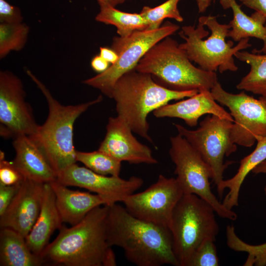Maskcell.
Segmentation results:
<instances>
[{"label": "cell", "instance_id": "cell-1", "mask_svg": "<svg viewBox=\"0 0 266 266\" xmlns=\"http://www.w3.org/2000/svg\"><path fill=\"white\" fill-rule=\"evenodd\" d=\"M108 206L91 210L78 224L59 229L56 238L39 255L44 266H115L106 234Z\"/></svg>", "mask_w": 266, "mask_h": 266}, {"label": "cell", "instance_id": "cell-2", "mask_svg": "<svg viewBox=\"0 0 266 266\" xmlns=\"http://www.w3.org/2000/svg\"><path fill=\"white\" fill-rule=\"evenodd\" d=\"M108 244L118 246L137 266H178L170 229L138 219L117 203L108 205Z\"/></svg>", "mask_w": 266, "mask_h": 266}, {"label": "cell", "instance_id": "cell-3", "mask_svg": "<svg viewBox=\"0 0 266 266\" xmlns=\"http://www.w3.org/2000/svg\"><path fill=\"white\" fill-rule=\"evenodd\" d=\"M197 90L177 91L158 84L148 73L133 69L123 75L115 83L112 94L117 116L132 131L153 143L149 134L148 114L172 100L189 98Z\"/></svg>", "mask_w": 266, "mask_h": 266}, {"label": "cell", "instance_id": "cell-4", "mask_svg": "<svg viewBox=\"0 0 266 266\" xmlns=\"http://www.w3.org/2000/svg\"><path fill=\"white\" fill-rule=\"evenodd\" d=\"M26 73L42 93L48 107L45 122L39 126L36 135L31 137L42 150L57 177L60 172L77 162L73 144V126L76 120L90 107L101 101L102 97L100 95L85 103L64 105L30 70H27Z\"/></svg>", "mask_w": 266, "mask_h": 266}, {"label": "cell", "instance_id": "cell-5", "mask_svg": "<svg viewBox=\"0 0 266 266\" xmlns=\"http://www.w3.org/2000/svg\"><path fill=\"white\" fill-rule=\"evenodd\" d=\"M134 69L150 74L160 85L177 91L210 90L218 82L215 72L194 66L185 51L170 36L153 46Z\"/></svg>", "mask_w": 266, "mask_h": 266}, {"label": "cell", "instance_id": "cell-6", "mask_svg": "<svg viewBox=\"0 0 266 266\" xmlns=\"http://www.w3.org/2000/svg\"><path fill=\"white\" fill-rule=\"evenodd\" d=\"M231 29L230 24H220L217 17L202 16L199 18L197 27L184 26L179 34L185 42L179 46L185 51L191 61L203 70L221 73L236 71L238 67L233 56L238 51L252 46L249 38H244L235 46L226 38Z\"/></svg>", "mask_w": 266, "mask_h": 266}, {"label": "cell", "instance_id": "cell-7", "mask_svg": "<svg viewBox=\"0 0 266 266\" xmlns=\"http://www.w3.org/2000/svg\"><path fill=\"white\" fill-rule=\"evenodd\" d=\"M215 211L194 194H183L174 208L169 227L178 266H189L197 248L206 238L216 240L219 227Z\"/></svg>", "mask_w": 266, "mask_h": 266}, {"label": "cell", "instance_id": "cell-8", "mask_svg": "<svg viewBox=\"0 0 266 266\" xmlns=\"http://www.w3.org/2000/svg\"><path fill=\"white\" fill-rule=\"evenodd\" d=\"M179 29L178 25L168 22L157 29L137 31L125 37L114 36L111 48L118 55L117 61L104 72L83 81V83L112 98L113 90L118 80L126 72L134 69L140 60L153 46L173 34Z\"/></svg>", "mask_w": 266, "mask_h": 266}, {"label": "cell", "instance_id": "cell-9", "mask_svg": "<svg viewBox=\"0 0 266 266\" xmlns=\"http://www.w3.org/2000/svg\"><path fill=\"white\" fill-rule=\"evenodd\" d=\"M169 154L175 165L176 179L184 194H194L208 202L220 217L235 221L237 214L217 199L210 188V166L189 142L179 134L170 138Z\"/></svg>", "mask_w": 266, "mask_h": 266}, {"label": "cell", "instance_id": "cell-10", "mask_svg": "<svg viewBox=\"0 0 266 266\" xmlns=\"http://www.w3.org/2000/svg\"><path fill=\"white\" fill-rule=\"evenodd\" d=\"M233 122L214 115L205 117L195 130L174 124L178 134L184 137L210 166L212 180L217 187L223 179V173L229 165L224 163V157L236 151V144L231 137Z\"/></svg>", "mask_w": 266, "mask_h": 266}, {"label": "cell", "instance_id": "cell-11", "mask_svg": "<svg viewBox=\"0 0 266 266\" xmlns=\"http://www.w3.org/2000/svg\"><path fill=\"white\" fill-rule=\"evenodd\" d=\"M210 91L214 100L230 111L233 119L231 131L233 143L250 147L266 136V96L255 99L244 92L230 93L219 82Z\"/></svg>", "mask_w": 266, "mask_h": 266}, {"label": "cell", "instance_id": "cell-12", "mask_svg": "<svg viewBox=\"0 0 266 266\" xmlns=\"http://www.w3.org/2000/svg\"><path fill=\"white\" fill-rule=\"evenodd\" d=\"M183 194L176 178L160 174L155 183L129 195L122 202L134 217L169 229L174 208Z\"/></svg>", "mask_w": 266, "mask_h": 266}, {"label": "cell", "instance_id": "cell-13", "mask_svg": "<svg viewBox=\"0 0 266 266\" xmlns=\"http://www.w3.org/2000/svg\"><path fill=\"white\" fill-rule=\"evenodd\" d=\"M0 134L5 137H34L39 128L26 101L21 80L8 70L0 72Z\"/></svg>", "mask_w": 266, "mask_h": 266}, {"label": "cell", "instance_id": "cell-14", "mask_svg": "<svg viewBox=\"0 0 266 266\" xmlns=\"http://www.w3.org/2000/svg\"><path fill=\"white\" fill-rule=\"evenodd\" d=\"M57 180L66 186L84 188L104 199L107 205L122 202L143 184L140 177L133 176L124 179L119 176L98 174L76 163L57 175Z\"/></svg>", "mask_w": 266, "mask_h": 266}, {"label": "cell", "instance_id": "cell-15", "mask_svg": "<svg viewBox=\"0 0 266 266\" xmlns=\"http://www.w3.org/2000/svg\"><path fill=\"white\" fill-rule=\"evenodd\" d=\"M106 129L99 150L121 162L149 165L158 163L151 149L137 140L129 125L119 116L109 117Z\"/></svg>", "mask_w": 266, "mask_h": 266}, {"label": "cell", "instance_id": "cell-16", "mask_svg": "<svg viewBox=\"0 0 266 266\" xmlns=\"http://www.w3.org/2000/svg\"><path fill=\"white\" fill-rule=\"evenodd\" d=\"M44 183L25 178L4 213L0 228H8L25 238L34 225L40 210Z\"/></svg>", "mask_w": 266, "mask_h": 266}, {"label": "cell", "instance_id": "cell-17", "mask_svg": "<svg viewBox=\"0 0 266 266\" xmlns=\"http://www.w3.org/2000/svg\"><path fill=\"white\" fill-rule=\"evenodd\" d=\"M153 113L157 118L181 119L191 127L196 126L199 118L206 114L233 122L230 113L216 102L210 90H208L200 91L186 100L166 104L155 110Z\"/></svg>", "mask_w": 266, "mask_h": 266}, {"label": "cell", "instance_id": "cell-18", "mask_svg": "<svg viewBox=\"0 0 266 266\" xmlns=\"http://www.w3.org/2000/svg\"><path fill=\"white\" fill-rule=\"evenodd\" d=\"M13 146L16 155L12 162L25 178L41 183L57 180L55 171L31 137L17 135L14 137Z\"/></svg>", "mask_w": 266, "mask_h": 266}, {"label": "cell", "instance_id": "cell-19", "mask_svg": "<svg viewBox=\"0 0 266 266\" xmlns=\"http://www.w3.org/2000/svg\"><path fill=\"white\" fill-rule=\"evenodd\" d=\"M49 184L63 223L74 226L95 208L107 204L106 200L98 194L70 190L57 180Z\"/></svg>", "mask_w": 266, "mask_h": 266}, {"label": "cell", "instance_id": "cell-20", "mask_svg": "<svg viewBox=\"0 0 266 266\" xmlns=\"http://www.w3.org/2000/svg\"><path fill=\"white\" fill-rule=\"evenodd\" d=\"M62 224L54 192L49 183H44L39 214L26 237L27 244L32 252L39 256L49 243L52 234L62 227Z\"/></svg>", "mask_w": 266, "mask_h": 266}, {"label": "cell", "instance_id": "cell-21", "mask_svg": "<svg viewBox=\"0 0 266 266\" xmlns=\"http://www.w3.org/2000/svg\"><path fill=\"white\" fill-rule=\"evenodd\" d=\"M225 9L231 8L233 18L229 24L231 29L228 36L234 41L249 37H255L262 40L263 45L260 50L254 49L253 52L266 53V17L255 11L251 16L247 15L241 9L236 0H219Z\"/></svg>", "mask_w": 266, "mask_h": 266}, {"label": "cell", "instance_id": "cell-22", "mask_svg": "<svg viewBox=\"0 0 266 266\" xmlns=\"http://www.w3.org/2000/svg\"><path fill=\"white\" fill-rule=\"evenodd\" d=\"M266 160V136L258 139L253 151L240 161L237 173L233 177L223 180L217 187L220 197L226 189H229L228 193L222 202L227 208L232 210L233 207L238 205L240 188L246 176Z\"/></svg>", "mask_w": 266, "mask_h": 266}, {"label": "cell", "instance_id": "cell-23", "mask_svg": "<svg viewBox=\"0 0 266 266\" xmlns=\"http://www.w3.org/2000/svg\"><path fill=\"white\" fill-rule=\"evenodd\" d=\"M0 266H40L39 256L29 248L26 238L15 230L0 228Z\"/></svg>", "mask_w": 266, "mask_h": 266}, {"label": "cell", "instance_id": "cell-24", "mask_svg": "<svg viewBox=\"0 0 266 266\" xmlns=\"http://www.w3.org/2000/svg\"><path fill=\"white\" fill-rule=\"evenodd\" d=\"M234 57L250 66L249 72L237 84L236 88L266 96V53L240 51L235 54Z\"/></svg>", "mask_w": 266, "mask_h": 266}, {"label": "cell", "instance_id": "cell-25", "mask_svg": "<svg viewBox=\"0 0 266 266\" xmlns=\"http://www.w3.org/2000/svg\"><path fill=\"white\" fill-rule=\"evenodd\" d=\"M100 7V11L95 20L115 26L120 36H127L135 31L147 29V24L140 13L125 12L106 5Z\"/></svg>", "mask_w": 266, "mask_h": 266}, {"label": "cell", "instance_id": "cell-26", "mask_svg": "<svg viewBox=\"0 0 266 266\" xmlns=\"http://www.w3.org/2000/svg\"><path fill=\"white\" fill-rule=\"evenodd\" d=\"M76 158L77 162L98 174L119 176L122 162L99 149L89 152L76 151Z\"/></svg>", "mask_w": 266, "mask_h": 266}, {"label": "cell", "instance_id": "cell-27", "mask_svg": "<svg viewBox=\"0 0 266 266\" xmlns=\"http://www.w3.org/2000/svg\"><path fill=\"white\" fill-rule=\"evenodd\" d=\"M29 27L24 23L0 24V58L10 52L22 50L27 41Z\"/></svg>", "mask_w": 266, "mask_h": 266}, {"label": "cell", "instance_id": "cell-28", "mask_svg": "<svg viewBox=\"0 0 266 266\" xmlns=\"http://www.w3.org/2000/svg\"><path fill=\"white\" fill-rule=\"evenodd\" d=\"M266 195V185L264 188ZM227 244L231 249L248 254L244 266H266V242L259 245H251L241 240L236 234L234 228L226 230Z\"/></svg>", "mask_w": 266, "mask_h": 266}, {"label": "cell", "instance_id": "cell-29", "mask_svg": "<svg viewBox=\"0 0 266 266\" xmlns=\"http://www.w3.org/2000/svg\"><path fill=\"white\" fill-rule=\"evenodd\" d=\"M181 0H167L155 7L144 6L140 12L147 24V30L159 28L166 18L174 19L182 22L183 18L178 8V4Z\"/></svg>", "mask_w": 266, "mask_h": 266}, {"label": "cell", "instance_id": "cell-30", "mask_svg": "<svg viewBox=\"0 0 266 266\" xmlns=\"http://www.w3.org/2000/svg\"><path fill=\"white\" fill-rule=\"evenodd\" d=\"M215 240L211 238L205 239L196 249L189 266H219Z\"/></svg>", "mask_w": 266, "mask_h": 266}, {"label": "cell", "instance_id": "cell-31", "mask_svg": "<svg viewBox=\"0 0 266 266\" xmlns=\"http://www.w3.org/2000/svg\"><path fill=\"white\" fill-rule=\"evenodd\" d=\"M25 179L12 162L4 159L3 152L0 153V184L6 186L21 183Z\"/></svg>", "mask_w": 266, "mask_h": 266}, {"label": "cell", "instance_id": "cell-32", "mask_svg": "<svg viewBox=\"0 0 266 266\" xmlns=\"http://www.w3.org/2000/svg\"><path fill=\"white\" fill-rule=\"evenodd\" d=\"M23 16L19 7L11 5L6 0H0V23L18 24L23 22Z\"/></svg>", "mask_w": 266, "mask_h": 266}, {"label": "cell", "instance_id": "cell-33", "mask_svg": "<svg viewBox=\"0 0 266 266\" xmlns=\"http://www.w3.org/2000/svg\"><path fill=\"white\" fill-rule=\"evenodd\" d=\"M22 182L12 186L0 184V216L7 209L19 190Z\"/></svg>", "mask_w": 266, "mask_h": 266}, {"label": "cell", "instance_id": "cell-34", "mask_svg": "<svg viewBox=\"0 0 266 266\" xmlns=\"http://www.w3.org/2000/svg\"><path fill=\"white\" fill-rule=\"evenodd\" d=\"M247 7L260 12L266 17V0H239Z\"/></svg>", "mask_w": 266, "mask_h": 266}, {"label": "cell", "instance_id": "cell-35", "mask_svg": "<svg viewBox=\"0 0 266 266\" xmlns=\"http://www.w3.org/2000/svg\"><path fill=\"white\" fill-rule=\"evenodd\" d=\"M110 65L109 63L102 58L99 54L93 57L91 61V67L98 73L105 71Z\"/></svg>", "mask_w": 266, "mask_h": 266}, {"label": "cell", "instance_id": "cell-36", "mask_svg": "<svg viewBox=\"0 0 266 266\" xmlns=\"http://www.w3.org/2000/svg\"><path fill=\"white\" fill-rule=\"evenodd\" d=\"M99 55L110 65L114 64L118 58L116 52L111 48L107 47H100Z\"/></svg>", "mask_w": 266, "mask_h": 266}, {"label": "cell", "instance_id": "cell-37", "mask_svg": "<svg viewBox=\"0 0 266 266\" xmlns=\"http://www.w3.org/2000/svg\"><path fill=\"white\" fill-rule=\"evenodd\" d=\"M99 5H106L115 7L124 3L126 0H97Z\"/></svg>", "mask_w": 266, "mask_h": 266}, {"label": "cell", "instance_id": "cell-38", "mask_svg": "<svg viewBox=\"0 0 266 266\" xmlns=\"http://www.w3.org/2000/svg\"><path fill=\"white\" fill-rule=\"evenodd\" d=\"M199 12H205L210 5L211 0H196Z\"/></svg>", "mask_w": 266, "mask_h": 266}, {"label": "cell", "instance_id": "cell-39", "mask_svg": "<svg viewBox=\"0 0 266 266\" xmlns=\"http://www.w3.org/2000/svg\"><path fill=\"white\" fill-rule=\"evenodd\" d=\"M252 172L255 174L266 173V160L254 168Z\"/></svg>", "mask_w": 266, "mask_h": 266}]
</instances>
